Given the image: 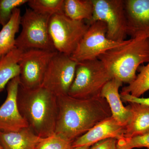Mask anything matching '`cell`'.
I'll return each mask as SVG.
<instances>
[{"label": "cell", "mask_w": 149, "mask_h": 149, "mask_svg": "<svg viewBox=\"0 0 149 149\" xmlns=\"http://www.w3.org/2000/svg\"><path fill=\"white\" fill-rule=\"evenodd\" d=\"M57 103L55 134L72 143L111 116L109 105L102 97L79 99L67 95L57 97Z\"/></svg>", "instance_id": "1"}, {"label": "cell", "mask_w": 149, "mask_h": 149, "mask_svg": "<svg viewBox=\"0 0 149 149\" xmlns=\"http://www.w3.org/2000/svg\"><path fill=\"white\" fill-rule=\"evenodd\" d=\"M19 110L28 127L42 139L55 134L58 115L57 97L43 86L32 89L19 87Z\"/></svg>", "instance_id": "2"}, {"label": "cell", "mask_w": 149, "mask_h": 149, "mask_svg": "<svg viewBox=\"0 0 149 149\" xmlns=\"http://www.w3.org/2000/svg\"><path fill=\"white\" fill-rule=\"evenodd\" d=\"M113 77L129 84L141 65L149 61V34L131 38L128 43L107 51L98 58Z\"/></svg>", "instance_id": "3"}, {"label": "cell", "mask_w": 149, "mask_h": 149, "mask_svg": "<svg viewBox=\"0 0 149 149\" xmlns=\"http://www.w3.org/2000/svg\"><path fill=\"white\" fill-rule=\"evenodd\" d=\"M113 78L99 59L77 62L74 79L68 95L79 99L102 97L104 87Z\"/></svg>", "instance_id": "4"}, {"label": "cell", "mask_w": 149, "mask_h": 149, "mask_svg": "<svg viewBox=\"0 0 149 149\" xmlns=\"http://www.w3.org/2000/svg\"><path fill=\"white\" fill-rule=\"evenodd\" d=\"M51 16L26 9L21 17L22 30L16 38V47L23 52L30 49L56 52L49 33Z\"/></svg>", "instance_id": "5"}, {"label": "cell", "mask_w": 149, "mask_h": 149, "mask_svg": "<svg viewBox=\"0 0 149 149\" xmlns=\"http://www.w3.org/2000/svg\"><path fill=\"white\" fill-rule=\"evenodd\" d=\"M89 26L87 22L71 19L63 12L52 15L49 31L56 51L71 56Z\"/></svg>", "instance_id": "6"}, {"label": "cell", "mask_w": 149, "mask_h": 149, "mask_svg": "<svg viewBox=\"0 0 149 149\" xmlns=\"http://www.w3.org/2000/svg\"><path fill=\"white\" fill-rule=\"evenodd\" d=\"M106 24L96 21L90 24L89 28L70 57L76 62L93 60L113 48L125 45L129 40L116 42L108 39Z\"/></svg>", "instance_id": "7"}, {"label": "cell", "mask_w": 149, "mask_h": 149, "mask_svg": "<svg viewBox=\"0 0 149 149\" xmlns=\"http://www.w3.org/2000/svg\"><path fill=\"white\" fill-rule=\"evenodd\" d=\"M94 10L89 24L96 21L106 24L108 39L122 42L127 36V19L124 1L93 0Z\"/></svg>", "instance_id": "8"}, {"label": "cell", "mask_w": 149, "mask_h": 149, "mask_svg": "<svg viewBox=\"0 0 149 149\" xmlns=\"http://www.w3.org/2000/svg\"><path fill=\"white\" fill-rule=\"evenodd\" d=\"M77 65L70 56L57 52L48 65L42 86L57 97L67 95Z\"/></svg>", "instance_id": "9"}, {"label": "cell", "mask_w": 149, "mask_h": 149, "mask_svg": "<svg viewBox=\"0 0 149 149\" xmlns=\"http://www.w3.org/2000/svg\"><path fill=\"white\" fill-rule=\"evenodd\" d=\"M56 52L39 49L24 51L19 62V86L26 89L41 87L48 65Z\"/></svg>", "instance_id": "10"}, {"label": "cell", "mask_w": 149, "mask_h": 149, "mask_svg": "<svg viewBox=\"0 0 149 149\" xmlns=\"http://www.w3.org/2000/svg\"><path fill=\"white\" fill-rule=\"evenodd\" d=\"M19 85L18 76L10 80L7 85V96L0 107V131L1 132H17L28 127L27 122L20 114L17 106Z\"/></svg>", "instance_id": "11"}, {"label": "cell", "mask_w": 149, "mask_h": 149, "mask_svg": "<svg viewBox=\"0 0 149 149\" xmlns=\"http://www.w3.org/2000/svg\"><path fill=\"white\" fill-rule=\"evenodd\" d=\"M124 130L125 127L120 125L111 116L96 124L75 140L72 143V147L91 146L99 141L109 139H114L118 141L123 139Z\"/></svg>", "instance_id": "12"}, {"label": "cell", "mask_w": 149, "mask_h": 149, "mask_svg": "<svg viewBox=\"0 0 149 149\" xmlns=\"http://www.w3.org/2000/svg\"><path fill=\"white\" fill-rule=\"evenodd\" d=\"M124 4L127 35L133 38L149 34V0H126Z\"/></svg>", "instance_id": "13"}, {"label": "cell", "mask_w": 149, "mask_h": 149, "mask_svg": "<svg viewBox=\"0 0 149 149\" xmlns=\"http://www.w3.org/2000/svg\"><path fill=\"white\" fill-rule=\"evenodd\" d=\"M123 83L118 79L113 77L102 91L101 97L106 100L112 117L120 125L125 127L128 124L131 116L130 110L123 104L119 90Z\"/></svg>", "instance_id": "14"}, {"label": "cell", "mask_w": 149, "mask_h": 149, "mask_svg": "<svg viewBox=\"0 0 149 149\" xmlns=\"http://www.w3.org/2000/svg\"><path fill=\"white\" fill-rule=\"evenodd\" d=\"M131 113L128 124L125 127L124 139H130L149 132V107L137 103H129Z\"/></svg>", "instance_id": "15"}, {"label": "cell", "mask_w": 149, "mask_h": 149, "mask_svg": "<svg viewBox=\"0 0 149 149\" xmlns=\"http://www.w3.org/2000/svg\"><path fill=\"white\" fill-rule=\"evenodd\" d=\"M43 139L29 127L17 132L0 131V145L3 149H35Z\"/></svg>", "instance_id": "16"}, {"label": "cell", "mask_w": 149, "mask_h": 149, "mask_svg": "<svg viewBox=\"0 0 149 149\" xmlns=\"http://www.w3.org/2000/svg\"><path fill=\"white\" fill-rule=\"evenodd\" d=\"M21 17L20 9L15 8L10 20L0 31V60L16 48L15 35L19 31Z\"/></svg>", "instance_id": "17"}, {"label": "cell", "mask_w": 149, "mask_h": 149, "mask_svg": "<svg viewBox=\"0 0 149 149\" xmlns=\"http://www.w3.org/2000/svg\"><path fill=\"white\" fill-rule=\"evenodd\" d=\"M23 52L16 47L0 60V93L10 80L19 76V62Z\"/></svg>", "instance_id": "18"}, {"label": "cell", "mask_w": 149, "mask_h": 149, "mask_svg": "<svg viewBox=\"0 0 149 149\" xmlns=\"http://www.w3.org/2000/svg\"><path fill=\"white\" fill-rule=\"evenodd\" d=\"M93 10V0H64L63 13L71 19L89 22Z\"/></svg>", "instance_id": "19"}, {"label": "cell", "mask_w": 149, "mask_h": 149, "mask_svg": "<svg viewBox=\"0 0 149 149\" xmlns=\"http://www.w3.org/2000/svg\"><path fill=\"white\" fill-rule=\"evenodd\" d=\"M139 73L135 80L127 86L122 88L120 95L129 94L137 97L149 90V61L146 65L140 66L138 69Z\"/></svg>", "instance_id": "20"}, {"label": "cell", "mask_w": 149, "mask_h": 149, "mask_svg": "<svg viewBox=\"0 0 149 149\" xmlns=\"http://www.w3.org/2000/svg\"><path fill=\"white\" fill-rule=\"evenodd\" d=\"M29 8L37 13L52 15L63 12L64 0H29Z\"/></svg>", "instance_id": "21"}, {"label": "cell", "mask_w": 149, "mask_h": 149, "mask_svg": "<svg viewBox=\"0 0 149 149\" xmlns=\"http://www.w3.org/2000/svg\"><path fill=\"white\" fill-rule=\"evenodd\" d=\"M28 1L27 0H0V24L4 26L10 20L14 10Z\"/></svg>", "instance_id": "22"}, {"label": "cell", "mask_w": 149, "mask_h": 149, "mask_svg": "<svg viewBox=\"0 0 149 149\" xmlns=\"http://www.w3.org/2000/svg\"><path fill=\"white\" fill-rule=\"evenodd\" d=\"M72 143L54 134L50 137L43 139L35 149H73Z\"/></svg>", "instance_id": "23"}, {"label": "cell", "mask_w": 149, "mask_h": 149, "mask_svg": "<svg viewBox=\"0 0 149 149\" xmlns=\"http://www.w3.org/2000/svg\"><path fill=\"white\" fill-rule=\"evenodd\" d=\"M117 145L126 149L141 148H149V132L130 139H120L118 141Z\"/></svg>", "instance_id": "24"}, {"label": "cell", "mask_w": 149, "mask_h": 149, "mask_svg": "<svg viewBox=\"0 0 149 149\" xmlns=\"http://www.w3.org/2000/svg\"><path fill=\"white\" fill-rule=\"evenodd\" d=\"M117 142L114 139H105L94 144L90 149H116Z\"/></svg>", "instance_id": "25"}, {"label": "cell", "mask_w": 149, "mask_h": 149, "mask_svg": "<svg viewBox=\"0 0 149 149\" xmlns=\"http://www.w3.org/2000/svg\"><path fill=\"white\" fill-rule=\"evenodd\" d=\"M122 102L128 103H137L149 107V97L147 98L137 97L129 94L120 95Z\"/></svg>", "instance_id": "26"}, {"label": "cell", "mask_w": 149, "mask_h": 149, "mask_svg": "<svg viewBox=\"0 0 149 149\" xmlns=\"http://www.w3.org/2000/svg\"><path fill=\"white\" fill-rule=\"evenodd\" d=\"M91 147L89 146H83L75 147L73 148V149H90Z\"/></svg>", "instance_id": "27"}, {"label": "cell", "mask_w": 149, "mask_h": 149, "mask_svg": "<svg viewBox=\"0 0 149 149\" xmlns=\"http://www.w3.org/2000/svg\"><path fill=\"white\" fill-rule=\"evenodd\" d=\"M116 149H126L124 148H123V147L120 146H118V145L117 144V147H116Z\"/></svg>", "instance_id": "28"}, {"label": "cell", "mask_w": 149, "mask_h": 149, "mask_svg": "<svg viewBox=\"0 0 149 149\" xmlns=\"http://www.w3.org/2000/svg\"><path fill=\"white\" fill-rule=\"evenodd\" d=\"M0 149H3L2 148L1 146V145H0Z\"/></svg>", "instance_id": "29"}, {"label": "cell", "mask_w": 149, "mask_h": 149, "mask_svg": "<svg viewBox=\"0 0 149 149\" xmlns=\"http://www.w3.org/2000/svg\"><path fill=\"white\" fill-rule=\"evenodd\" d=\"M148 149H149V148H148Z\"/></svg>", "instance_id": "30"}]
</instances>
